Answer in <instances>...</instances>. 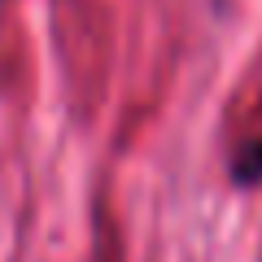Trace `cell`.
<instances>
[{"mask_svg": "<svg viewBox=\"0 0 262 262\" xmlns=\"http://www.w3.org/2000/svg\"><path fill=\"white\" fill-rule=\"evenodd\" d=\"M227 179H232L241 192H253V188L262 184V136H253L249 144H241V149L232 153V162H227Z\"/></svg>", "mask_w": 262, "mask_h": 262, "instance_id": "obj_1", "label": "cell"}]
</instances>
